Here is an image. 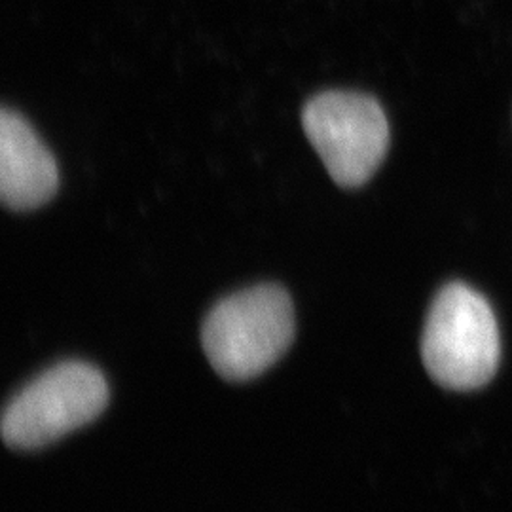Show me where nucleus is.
I'll return each mask as SVG.
<instances>
[{
  "mask_svg": "<svg viewBox=\"0 0 512 512\" xmlns=\"http://www.w3.org/2000/svg\"><path fill=\"white\" fill-rule=\"evenodd\" d=\"M293 340V300L277 285H256L220 300L202 329L205 355L228 382L260 376Z\"/></svg>",
  "mask_w": 512,
  "mask_h": 512,
  "instance_id": "1",
  "label": "nucleus"
},
{
  "mask_svg": "<svg viewBox=\"0 0 512 512\" xmlns=\"http://www.w3.org/2000/svg\"><path fill=\"white\" fill-rule=\"evenodd\" d=\"M499 353V329L488 300L463 283L446 285L429 308L421 336L429 376L448 389H478L494 378Z\"/></svg>",
  "mask_w": 512,
  "mask_h": 512,
  "instance_id": "2",
  "label": "nucleus"
},
{
  "mask_svg": "<svg viewBox=\"0 0 512 512\" xmlns=\"http://www.w3.org/2000/svg\"><path fill=\"white\" fill-rule=\"evenodd\" d=\"M109 403L103 374L65 361L25 385L2 414V439L16 450H37L92 423Z\"/></svg>",
  "mask_w": 512,
  "mask_h": 512,
  "instance_id": "3",
  "label": "nucleus"
},
{
  "mask_svg": "<svg viewBox=\"0 0 512 512\" xmlns=\"http://www.w3.org/2000/svg\"><path fill=\"white\" fill-rule=\"evenodd\" d=\"M302 124L332 181L344 188L365 184L384 162L389 124L370 95L321 93L304 107Z\"/></svg>",
  "mask_w": 512,
  "mask_h": 512,
  "instance_id": "4",
  "label": "nucleus"
},
{
  "mask_svg": "<svg viewBox=\"0 0 512 512\" xmlns=\"http://www.w3.org/2000/svg\"><path fill=\"white\" fill-rule=\"evenodd\" d=\"M59 186L52 152L16 110L0 112V196L14 211L50 202Z\"/></svg>",
  "mask_w": 512,
  "mask_h": 512,
  "instance_id": "5",
  "label": "nucleus"
}]
</instances>
